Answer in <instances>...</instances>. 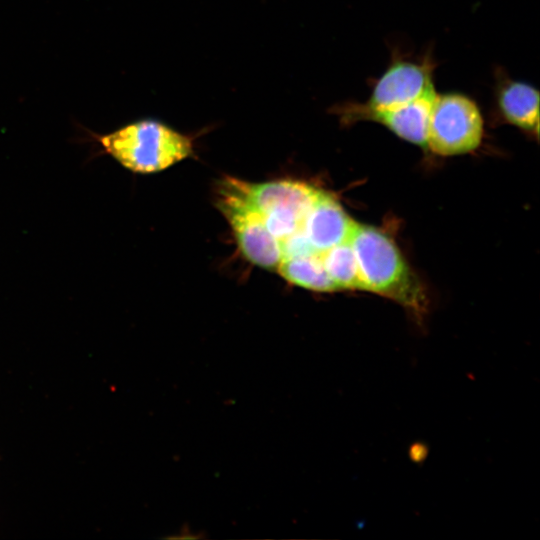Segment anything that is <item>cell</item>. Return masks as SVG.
Returning <instances> with one entry per match:
<instances>
[{
    "label": "cell",
    "instance_id": "1",
    "mask_svg": "<svg viewBox=\"0 0 540 540\" xmlns=\"http://www.w3.org/2000/svg\"><path fill=\"white\" fill-rule=\"evenodd\" d=\"M348 241L365 291L388 297L417 313L424 310L421 287L388 235L355 221Z\"/></svg>",
    "mask_w": 540,
    "mask_h": 540
},
{
    "label": "cell",
    "instance_id": "2",
    "mask_svg": "<svg viewBox=\"0 0 540 540\" xmlns=\"http://www.w3.org/2000/svg\"><path fill=\"white\" fill-rule=\"evenodd\" d=\"M96 140L119 164L141 174L160 172L193 154L190 137L152 119L130 123Z\"/></svg>",
    "mask_w": 540,
    "mask_h": 540
},
{
    "label": "cell",
    "instance_id": "3",
    "mask_svg": "<svg viewBox=\"0 0 540 540\" xmlns=\"http://www.w3.org/2000/svg\"><path fill=\"white\" fill-rule=\"evenodd\" d=\"M436 67L430 53L420 58H408L394 53L393 57L373 83L364 102H347L338 108L345 123L363 121L370 113L403 107L436 91L433 73Z\"/></svg>",
    "mask_w": 540,
    "mask_h": 540
},
{
    "label": "cell",
    "instance_id": "4",
    "mask_svg": "<svg viewBox=\"0 0 540 540\" xmlns=\"http://www.w3.org/2000/svg\"><path fill=\"white\" fill-rule=\"evenodd\" d=\"M484 120L477 103L459 92L437 93L433 101L427 148L441 156L476 150L483 139Z\"/></svg>",
    "mask_w": 540,
    "mask_h": 540
},
{
    "label": "cell",
    "instance_id": "5",
    "mask_svg": "<svg viewBox=\"0 0 540 540\" xmlns=\"http://www.w3.org/2000/svg\"><path fill=\"white\" fill-rule=\"evenodd\" d=\"M218 205L244 257L259 267L276 270L282 260L279 243L267 230L258 209L248 199L244 181L224 180L219 187Z\"/></svg>",
    "mask_w": 540,
    "mask_h": 540
},
{
    "label": "cell",
    "instance_id": "6",
    "mask_svg": "<svg viewBox=\"0 0 540 540\" xmlns=\"http://www.w3.org/2000/svg\"><path fill=\"white\" fill-rule=\"evenodd\" d=\"M319 189L301 181L276 180L247 184V196L278 243L303 231L305 217Z\"/></svg>",
    "mask_w": 540,
    "mask_h": 540
},
{
    "label": "cell",
    "instance_id": "7",
    "mask_svg": "<svg viewBox=\"0 0 540 540\" xmlns=\"http://www.w3.org/2000/svg\"><path fill=\"white\" fill-rule=\"evenodd\" d=\"M354 223L334 197L320 190L305 217L303 233L313 250L322 254L348 241Z\"/></svg>",
    "mask_w": 540,
    "mask_h": 540
},
{
    "label": "cell",
    "instance_id": "8",
    "mask_svg": "<svg viewBox=\"0 0 540 540\" xmlns=\"http://www.w3.org/2000/svg\"><path fill=\"white\" fill-rule=\"evenodd\" d=\"M494 106L506 123L538 135L539 92L531 84L512 79L499 71L494 87Z\"/></svg>",
    "mask_w": 540,
    "mask_h": 540
},
{
    "label": "cell",
    "instance_id": "9",
    "mask_svg": "<svg viewBox=\"0 0 540 540\" xmlns=\"http://www.w3.org/2000/svg\"><path fill=\"white\" fill-rule=\"evenodd\" d=\"M436 94L434 91L400 108L370 113L363 121L379 123L399 138L427 148L428 126Z\"/></svg>",
    "mask_w": 540,
    "mask_h": 540
},
{
    "label": "cell",
    "instance_id": "10",
    "mask_svg": "<svg viewBox=\"0 0 540 540\" xmlns=\"http://www.w3.org/2000/svg\"><path fill=\"white\" fill-rule=\"evenodd\" d=\"M276 270L288 282L312 291L338 290L323 265L321 254H309L283 260Z\"/></svg>",
    "mask_w": 540,
    "mask_h": 540
},
{
    "label": "cell",
    "instance_id": "11",
    "mask_svg": "<svg viewBox=\"0 0 540 540\" xmlns=\"http://www.w3.org/2000/svg\"><path fill=\"white\" fill-rule=\"evenodd\" d=\"M323 265L338 290H364L356 257L349 241L321 254Z\"/></svg>",
    "mask_w": 540,
    "mask_h": 540
}]
</instances>
